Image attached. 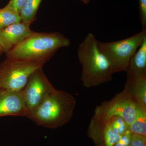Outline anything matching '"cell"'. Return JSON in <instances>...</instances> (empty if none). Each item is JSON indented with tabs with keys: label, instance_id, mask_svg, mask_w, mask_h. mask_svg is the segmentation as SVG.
<instances>
[{
	"label": "cell",
	"instance_id": "ac0fdd59",
	"mask_svg": "<svg viewBox=\"0 0 146 146\" xmlns=\"http://www.w3.org/2000/svg\"><path fill=\"white\" fill-rule=\"evenodd\" d=\"M129 146H146V137L132 134L131 141Z\"/></svg>",
	"mask_w": 146,
	"mask_h": 146
},
{
	"label": "cell",
	"instance_id": "7a4b0ae2",
	"mask_svg": "<svg viewBox=\"0 0 146 146\" xmlns=\"http://www.w3.org/2000/svg\"><path fill=\"white\" fill-rule=\"evenodd\" d=\"M78 56L82 66L81 80L84 87L92 88L112 80V66L94 34L88 33L80 44Z\"/></svg>",
	"mask_w": 146,
	"mask_h": 146
},
{
	"label": "cell",
	"instance_id": "ffe728a7",
	"mask_svg": "<svg viewBox=\"0 0 146 146\" xmlns=\"http://www.w3.org/2000/svg\"><path fill=\"white\" fill-rule=\"evenodd\" d=\"M82 1L84 3L87 4L90 2V0H80Z\"/></svg>",
	"mask_w": 146,
	"mask_h": 146
},
{
	"label": "cell",
	"instance_id": "7c38bea8",
	"mask_svg": "<svg viewBox=\"0 0 146 146\" xmlns=\"http://www.w3.org/2000/svg\"><path fill=\"white\" fill-rule=\"evenodd\" d=\"M138 105L146 109V77H133L127 75L125 88Z\"/></svg>",
	"mask_w": 146,
	"mask_h": 146
},
{
	"label": "cell",
	"instance_id": "e0dca14e",
	"mask_svg": "<svg viewBox=\"0 0 146 146\" xmlns=\"http://www.w3.org/2000/svg\"><path fill=\"white\" fill-rule=\"evenodd\" d=\"M139 14L143 29H146V0H138Z\"/></svg>",
	"mask_w": 146,
	"mask_h": 146
},
{
	"label": "cell",
	"instance_id": "5bb4252c",
	"mask_svg": "<svg viewBox=\"0 0 146 146\" xmlns=\"http://www.w3.org/2000/svg\"><path fill=\"white\" fill-rule=\"evenodd\" d=\"M42 0H27L20 11L22 22L31 25L36 19V12Z\"/></svg>",
	"mask_w": 146,
	"mask_h": 146
},
{
	"label": "cell",
	"instance_id": "d6986e66",
	"mask_svg": "<svg viewBox=\"0 0 146 146\" xmlns=\"http://www.w3.org/2000/svg\"><path fill=\"white\" fill-rule=\"evenodd\" d=\"M27 0H10L7 5L17 12L20 13V11Z\"/></svg>",
	"mask_w": 146,
	"mask_h": 146
},
{
	"label": "cell",
	"instance_id": "9a60e30c",
	"mask_svg": "<svg viewBox=\"0 0 146 146\" xmlns=\"http://www.w3.org/2000/svg\"><path fill=\"white\" fill-rule=\"evenodd\" d=\"M22 21L20 13L8 6L0 9V30Z\"/></svg>",
	"mask_w": 146,
	"mask_h": 146
},
{
	"label": "cell",
	"instance_id": "9c48e42d",
	"mask_svg": "<svg viewBox=\"0 0 146 146\" xmlns=\"http://www.w3.org/2000/svg\"><path fill=\"white\" fill-rule=\"evenodd\" d=\"M27 110L22 91L0 89V117L8 116L27 117Z\"/></svg>",
	"mask_w": 146,
	"mask_h": 146
},
{
	"label": "cell",
	"instance_id": "44dd1931",
	"mask_svg": "<svg viewBox=\"0 0 146 146\" xmlns=\"http://www.w3.org/2000/svg\"><path fill=\"white\" fill-rule=\"evenodd\" d=\"M3 52L2 48L0 46V56L1 55Z\"/></svg>",
	"mask_w": 146,
	"mask_h": 146
},
{
	"label": "cell",
	"instance_id": "30bf717a",
	"mask_svg": "<svg viewBox=\"0 0 146 146\" xmlns=\"http://www.w3.org/2000/svg\"><path fill=\"white\" fill-rule=\"evenodd\" d=\"M30 25L22 21L0 30V46L3 52L7 53L33 33Z\"/></svg>",
	"mask_w": 146,
	"mask_h": 146
},
{
	"label": "cell",
	"instance_id": "5b68a950",
	"mask_svg": "<svg viewBox=\"0 0 146 146\" xmlns=\"http://www.w3.org/2000/svg\"><path fill=\"white\" fill-rule=\"evenodd\" d=\"M45 63L18 62L6 58L0 63V89L22 91L32 74Z\"/></svg>",
	"mask_w": 146,
	"mask_h": 146
},
{
	"label": "cell",
	"instance_id": "6da1fadb",
	"mask_svg": "<svg viewBox=\"0 0 146 146\" xmlns=\"http://www.w3.org/2000/svg\"><path fill=\"white\" fill-rule=\"evenodd\" d=\"M70 43L59 32H33L6 54L7 58L18 62L46 63L59 49L68 47Z\"/></svg>",
	"mask_w": 146,
	"mask_h": 146
},
{
	"label": "cell",
	"instance_id": "277c9868",
	"mask_svg": "<svg viewBox=\"0 0 146 146\" xmlns=\"http://www.w3.org/2000/svg\"><path fill=\"white\" fill-rule=\"evenodd\" d=\"M146 38V29L133 36L108 42L98 41L100 49L105 55L112 66L114 74L126 72L131 58Z\"/></svg>",
	"mask_w": 146,
	"mask_h": 146
},
{
	"label": "cell",
	"instance_id": "2e32d148",
	"mask_svg": "<svg viewBox=\"0 0 146 146\" xmlns=\"http://www.w3.org/2000/svg\"><path fill=\"white\" fill-rule=\"evenodd\" d=\"M133 133L129 130L123 134L114 146H129L130 145Z\"/></svg>",
	"mask_w": 146,
	"mask_h": 146
},
{
	"label": "cell",
	"instance_id": "ba28073f",
	"mask_svg": "<svg viewBox=\"0 0 146 146\" xmlns=\"http://www.w3.org/2000/svg\"><path fill=\"white\" fill-rule=\"evenodd\" d=\"M55 89L42 68L35 71L22 91L27 110V117L36 109Z\"/></svg>",
	"mask_w": 146,
	"mask_h": 146
},
{
	"label": "cell",
	"instance_id": "4fadbf2b",
	"mask_svg": "<svg viewBox=\"0 0 146 146\" xmlns=\"http://www.w3.org/2000/svg\"><path fill=\"white\" fill-rule=\"evenodd\" d=\"M129 130L133 134L146 137V109L137 105L135 118L129 125Z\"/></svg>",
	"mask_w": 146,
	"mask_h": 146
},
{
	"label": "cell",
	"instance_id": "52a82bcc",
	"mask_svg": "<svg viewBox=\"0 0 146 146\" xmlns=\"http://www.w3.org/2000/svg\"><path fill=\"white\" fill-rule=\"evenodd\" d=\"M128 130L127 124L119 117H113L106 120L92 118L88 134L97 146H114Z\"/></svg>",
	"mask_w": 146,
	"mask_h": 146
},
{
	"label": "cell",
	"instance_id": "3957f363",
	"mask_svg": "<svg viewBox=\"0 0 146 146\" xmlns=\"http://www.w3.org/2000/svg\"><path fill=\"white\" fill-rule=\"evenodd\" d=\"M76 105L75 99L71 94L55 89L27 117L40 126L57 128L70 121Z\"/></svg>",
	"mask_w": 146,
	"mask_h": 146
},
{
	"label": "cell",
	"instance_id": "8992f818",
	"mask_svg": "<svg viewBox=\"0 0 146 146\" xmlns=\"http://www.w3.org/2000/svg\"><path fill=\"white\" fill-rule=\"evenodd\" d=\"M137 105L129 92L124 89L111 100L97 106L92 118L106 120L117 116L123 119L129 126L135 118Z\"/></svg>",
	"mask_w": 146,
	"mask_h": 146
},
{
	"label": "cell",
	"instance_id": "8fae6325",
	"mask_svg": "<svg viewBox=\"0 0 146 146\" xmlns=\"http://www.w3.org/2000/svg\"><path fill=\"white\" fill-rule=\"evenodd\" d=\"M126 72L133 77H146V38L131 58Z\"/></svg>",
	"mask_w": 146,
	"mask_h": 146
}]
</instances>
